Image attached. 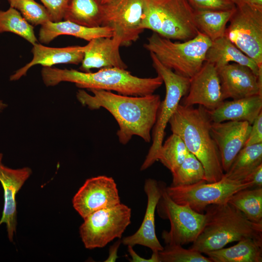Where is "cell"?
Segmentation results:
<instances>
[{"instance_id": "8992f818", "label": "cell", "mask_w": 262, "mask_h": 262, "mask_svg": "<svg viewBox=\"0 0 262 262\" xmlns=\"http://www.w3.org/2000/svg\"><path fill=\"white\" fill-rule=\"evenodd\" d=\"M144 47L153 53L165 66L176 73L190 78L201 68L212 41L199 32L186 41L173 42L154 33L147 39Z\"/></svg>"}, {"instance_id": "b9f144b4", "label": "cell", "mask_w": 262, "mask_h": 262, "mask_svg": "<svg viewBox=\"0 0 262 262\" xmlns=\"http://www.w3.org/2000/svg\"><path fill=\"white\" fill-rule=\"evenodd\" d=\"M111 0H98L99 2L101 4H104L105 3H106L108 2H109Z\"/></svg>"}, {"instance_id": "30bf717a", "label": "cell", "mask_w": 262, "mask_h": 262, "mask_svg": "<svg viewBox=\"0 0 262 262\" xmlns=\"http://www.w3.org/2000/svg\"><path fill=\"white\" fill-rule=\"evenodd\" d=\"M165 186L164 183L156 209L161 218L169 220L170 229L163 231L162 238L166 245L193 243L203 229L205 214L174 202L166 193Z\"/></svg>"}, {"instance_id": "836d02e7", "label": "cell", "mask_w": 262, "mask_h": 262, "mask_svg": "<svg viewBox=\"0 0 262 262\" xmlns=\"http://www.w3.org/2000/svg\"><path fill=\"white\" fill-rule=\"evenodd\" d=\"M194 9L230 10L236 5L229 0H187Z\"/></svg>"}, {"instance_id": "ac0fdd59", "label": "cell", "mask_w": 262, "mask_h": 262, "mask_svg": "<svg viewBox=\"0 0 262 262\" xmlns=\"http://www.w3.org/2000/svg\"><path fill=\"white\" fill-rule=\"evenodd\" d=\"M120 46L121 40L115 35L93 39L83 46V58L80 69L83 72L106 67L126 69L128 66L120 54Z\"/></svg>"}, {"instance_id": "f1b7e54d", "label": "cell", "mask_w": 262, "mask_h": 262, "mask_svg": "<svg viewBox=\"0 0 262 262\" xmlns=\"http://www.w3.org/2000/svg\"><path fill=\"white\" fill-rule=\"evenodd\" d=\"M10 32L22 37L33 45L37 43L34 28L16 9L10 7L0 10V33Z\"/></svg>"}, {"instance_id": "484cf974", "label": "cell", "mask_w": 262, "mask_h": 262, "mask_svg": "<svg viewBox=\"0 0 262 262\" xmlns=\"http://www.w3.org/2000/svg\"><path fill=\"white\" fill-rule=\"evenodd\" d=\"M235 9L230 10L194 9L196 26L199 32L213 41L225 35L227 24Z\"/></svg>"}, {"instance_id": "cb8c5ba5", "label": "cell", "mask_w": 262, "mask_h": 262, "mask_svg": "<svg viewBox=\"0 0 262 262\" xmlns=\"http://www.w3.org/2000/svg\"><path fill=\"white\" fill-rule=\"evenodd\" d=\"M212 262H262V240L246 238L236 245L205 254Z\"/></svg>"}, {"instance_id": "83f0119b", "label": "cell", "mask_w": 262, "mask_h": 262, "mask_svg": "<svg viewBox=\"0 0 262 262\" xmlns=\"http://www.w3.org/2000/svg\"><path fill=\"white\" fill-rule=\"evenodd\" d=\"M228 202L250 221L262 224V187L241 190L233 194Z\"/></svg>"}, {"instance_id": "8d00e7d4", "label": "cell", "mask_w": 262, "mask_h": 262, "mask_svg": "<svg viewBox=\"0 0 262 262\" xmlns=\"http://www.w3.org/2000/svg\"><path fill=\"white\" fill-rule=\"evenodd\" d=\"M243 180L252 183L254 187H262V164L251 171Z\"/></svg>"}, {"instance_id": "5bb4252c", "label": "cell", "mask_w": 262, "mask_h": 262, "mask_svg": "<svg viewBox=\"0 0 262 262\" xmlns=\"http://www.w3.org/2000/svg\"><path fill=\"white\" fill-rule=\"evenodd\" d=\"M224 100L217 69L213 64L205 62L199 71L190 78L189 89L182 105L198 104L212 110Z\"/></svg>"}, {"instance_id": "d4e9b609", "label": "cell", "mask_w": 262, "mask_h": 262, "mask_svg": "<svg viewBox=\"0 0 262 262\" xmlns=\"http://www.w3.org/2000/svg\"><path fill=\"white\" fill-rule=\"evenodd\" d=\"M63 19L87 27L102 26V4L98 0H70Z\"/></svg>"}, {"instance_id": "4316f807", "label": "cell", "mask_w": 262, "mask_h": 262, "mask_svg": "<svg viewBox=\"0 0 262 262\" xmlns=\"http://www.w3.org/2000/svg\"><path fill=\"white\" fill-rule=\"evenodd\" d=\"M262 164V143L245 146L232 162L224 176L230 180H243Z\"/></svg>"}, {"instance_id": "7402d4cb", "label": "cell", "mask_w": 262, "mask_h": 262, "mask_svg": "<svg viewBox=\"0 0 262 262\" xmlns=\"http://www.w3.org/2000/svg\"><path fill=\"white\" fill-rule=\"evenodd\" d=\"M68 35L90 41L100 37H112L114 31L106 26L87 27L67 21H48L42 25L38 39L42 43L48 44L59 35Z\"/></svg>"}, {"instance_id": "ab89813d", "label": "cell", "mask_w": 262, "mask_h": 262, "mask_svg": "<svg viewBox=\"0 0 262 262\" xmlns=\"http://www.w3.org/2000/svg\"><path fill=\"white\" fill-rule=\"evenodd\" d=\"M235 5L246 4L257 9L262 10V0H229Z\"/></svg>"}, {"instance_id": "3957f363", "label": "cell", "mask_w": 262, "mask_h": 262, "mask_svg": "<svg viewBox=\"0 0 262 262\" xmlns=\"http://www.w3.org/2000/svg\"><path fill=\"white\" fill-rule=\"evenodd\" d=\"M212 121L207 109L180 104L168 123L172 133L179 136L188 151L202 164L206 181L214 182L224 175L218 148L210 132Z\"/></svg>"}, {"instance_id": "9a60e30c", "label": "cell", "mask_w": 262, "mask_h": 262, "mask_svg": "<svg viewBox=\"0 0 262 262\" xmlns=\"http://www.w3.org/2000/svg\"><path fill=\"white\" fill-rule=\"evenodd\" d=\"M216 69L224 100L262 95V77L248 67L233 63Z\"/></svg>"}, {"instance_id": "7a4b0ae2", "label": "cell", "mask_w": 262, "mask_h": 262, "mask_svg": "<svg viewBox=\"0 0 262 262\" xmlns=\"http://www.w3.org/2000/svg\"><path fill=\"white\" fill-rule=\"evenodd\" d=\"M41 76L47 86L67 82L75 83L81 89L113 91L119 94L131 96L154 94L163 83L159 75L153 78H140L132 75L126 69L117 67L102 68L97 72H91L43 67Z\"/></svg>"}, {"instance_id": "4fadbf2b", "label": "cell", "mask_w": 262, "mask_h": 262, "mask_svg": "<svg viewBox=\"0 0 262 262\" xmlns=\"http://www.w3.org/2000/svg\"><path fill=\"white\" fill-rule=\"evenodd\" d=\"M120 203L116 182L113 178L103 175L86 180L72 199L74 208L83 219L96 211Z\"/></svg>"}, {"instance_id": "8fae6325", "label": "cell", "mask_w": 262, "mask_h": 262, "mask_svg": "<svg viewBox=\"0 0 262 262\" xmlns=\"http://www.w3.org/2000/svg\"><path fill=\"white\" fill-rule=\"evenodd\" d=\"M229 22L225 35L262 67V10L237 5Z\"/></svg>"}, {"instance_id": "e0dca14e", "label": "cell", "mask_w": 262, "mask_h": 262, "mask_svg": "<svg viewBox=\"0 0 262 262\" xmlns=\"http://www.w3.org/2000/svg\"><path fill=\"white\" fill-rule=\"evenodd\" d=\"M164 182L152 179H147L144 184V191L147 196V206L142 224L133 234L124 237L121 243L133 246L141 245L150 248L152 252L162 250L164 247L158 239L155 231V210L161 196Z\"/></svg>"}, {"instance_id": "f35d334b", "label": "cell", "mask_w": 262, "mask_h": 262, "mask_svg": "<svg viewBox=\"0 0 262 262\" xmlns=\"http://www.w3.org/2000/svg\"><path fill=\"white\" fill-rule=\"evenodd\" d=\"M121 243V241L118 240L110 247L108 257L106 259L104 262H114L116 261L117 258H118V249Z\"/></svg>"}, {"instance_id": "7c38bea8", "label": "cell", "mask_w": 262, "mask_h": 262, "mask_svg": "<svg viewBox=\"0 0 262 262\" xmlns=\"http://www.w3.org/2000/svg\"><path fill=\"white\" fill-rule=\"evenodd\" d=\"M145 2V0H112L102 4V26L113 29L114 35L121 39V46L131 45L143 32Z\"/></svg>"}, {"instance_id": "277c9868", "label": "cell", "mask_w": 262, "mask_h": 262, "mask_svg": "<svg viewBox=\"0 0 262 262\" xmlns=\"http://www.w3.org/2000/svg\"><path fill=\"white\" fill-rule=\"evenodd\" d=\"M204 211V226L190 248L206 254L243 239L262 240V224L250 221L229 202L210 205Z\"/></svg>"}, {"instance_id": "4dcf8cb0", "label": "cell", "mask_w": 262, "mask_h": 262, "mask_svg": "<svg viewBox=\"0 0 262 262\" xmlns=\"http://www.w3.org/2000/svg\"><path fill=\"white\" fill-rule=\"evenodd\" d=\"M172 174L171 186H186L206 181L204 168L196 157L190 152Z\"/></svg>"}, {"instance_id": "d6986e66", "label": "cell", "mask_w": 262, "mask_h": 262, "mask_svg": "<svg viewBox=\"0 0 262 262\" xmlns=\"http://www.w3.org/2000/svg\"><path fill=\"white\" fill-rule=\"evenodd\" d=\"M32 174L28 167L14 169L0 164V182L4 191V208L0 225H6L9 241L12 242L16 225V196Z\"/></svg>"}, {"instance_id": "52a82bcc", "label": "cell", "mask_w": 262, "mask_h": 262, "mask_svg": "<svg viewBox=\"0 0 262 262\" xmlns=\"http://www.w3.org/2000/svg\"><path fill=\"white\" fill-rule=\"evenodd\" d=\"M152 66L162 79L165 87V96L161 102L152 136V143L141 166L143 171L158 161V155L163 143L165 129L182 98L188 92L190 78L180 75L164 66L155 55L149 52Z\"/></svg>"}, {"instance_id": "74e56055", "label": "cell", "mask_w": 262, "mask_h": 262, "mask_svg": "<svg viewBox=\"0 0 262 262\" xmlns=\"http://www.w3.org/2000/svg\"><path fill=\"white\" fill-rule=\"evenodd\" d=\"M128 251L131 256V262H160L158 252H153L151 258L146 259L140 256L133 250V247L127 246Z\"/></svg>"}, {"instance_id": "e575fe53", "label": "cell", "mask_w": 262, "mask_h": 262, "mask_svg": "<svg viewBox=\"0 0 262 262\" xmlns=\"http://www.w3.org/2000/svg\"><path fill=\"white\" fill-rule=\"evenodd\" d=\"M47 10L52 22L62 21L70 0H39Z\"/></svg>"}, {"instance_id": "60d3db41", "label": "cell", "mask_w": 262, "mask_h": 262, "mask_svg": "<svg viewBox=\"0 0 262 262\" xmlns=\"http://www.w3.org/2000/svg\"><path fill=\"white\" fill-rule=\"evenodd\" d=\"M6 107V104L3 103L2 100H0V110H2Z\"/></svg>"}, {"instance_id": "d6a6232c", "label": "cell", "mask_w": 262, "mask_h": 262, "mask_svg": "<svg viewBox=\"0 0 262 262\" xmlns=\"http://www.w3.org/2000/svg\"><path fill=\"white\" fill-rule=\"evenodd\" d=\"M158 255L160 262H212L202 253L177 245H166Z\"/></svg>"}, {"instance_id": "ffe728a7", "label": "cell", "mask_w": 262, "mask_h": 262, "mask_svg": "<svg viewBox=\"0 0 262 262\" xmlns=\"http://www.w3.org/2000/svg\"><path fill=\"white\" fill-rule=\"evenodd\" d=\"M83 46H73L62 48L47 47L36 43L33 45L32 60L16 70L10 77V81H16L25 75L32 66L40 65L43 67H51L57 64L78 65L83 58Z\"/></svg>"}, {"instance_id": "f546056e", "label": "cell", "mask_w": 262, "mask_h": 262, "mask_svg": "<svg viewBox=\"0 0 262 262\" xmlns=\"http://www.w3.org/2000/svg\"><path fill=\"white\" fill-rule=\"evenodd\" d=\"M189 152L180 137L172 133L163 143L158 153V161L173 173L182 164Z\"/></svg>"}, {"instance_id": "6da1fadb", "label": "cell", "mask_w": 262, "mask_h": 262, "mask_svg": "<svg viewBox=\"0 0 262 262\" xmlns=\"http://www.w3.org/2000/svg\"><path fill=\"white\" fill-rule=\"evenodd\" d=\"M88 90L92 95L82 89L78 91V101L92 110L100 108L107 110L118 125L117 136L120 143L127 144L134 135L147 143L150 141L151 131L161 102L160 95L131 96L100 89Z\"/></svg>"}, {"instance_id": "5b68a950", "label": "cell", "mask_w": 262, "mask_h": 262, "mask_svg": "<svg viewBox=\"0 0 262 262\" xmlns=\"http://www.w3.org/2000/svg\"><path fill=\"white\" fill-rule=\"evenodd\" d=\"M142 28L182 41L195 37L199 32L195 22L194 9L187 0H145Z\"/></svg>"}, {"instance_id": "7bdbcfd3", "label": "cell", "mask_w": 262, "mask_h": 262, "mask_svg": "<svg viewBox=\"0 0 262 262\" xmlns=\"http://www.w3.org/2000/svg\"><path fill=\"white\" fill-rule=\"evenodd\" d=\"M2 156H3L2 154L0 153V164H1Z\"/></svg>"}, {"instance_id": "ba28073f", "label": "cell", "mask_w": 262, "mask_h": 262, "mask_svg": "<svg viewBox=\"0 0 262 262\" xmlns=\"http://www.w3.org/2000/svg\"><path fill=\"white\" fill-rule=\"evenodd\" d=\"M252 187H254L252 183L244 180H230L224 175L217 182L201 181L190 185H170L165 186V191L177 204L187 206L198 213H202L207 206L227 202L236 192Z\"/></svg>"}, {"instance_id": "9c48e42d", "label": "cell", "mask_w": 262, "mask_h": 262, "mask_svg": "<svg viewBox=\"0 0 262 262\" xmlns=\"http://www.w3.org/2000/svg\"><path fill=\"white\" fill-rule=\"evenodd\" d=\"M131 210L119 204L96 211L85 218L79 232L87 249L102 248L116 238L120 239L131 222Z\"/></svg>"}, {"instance_id": "d590c367", "label": "cell", "mask_w": 262, "mask_h": 262, "mask_svg": "<svg viewBox=\"0 0 262 262\" xmlns=\"http://www.w3.org/2000/svg\"><path fill=\"white\" fill-rule=\"evenodd\" d=\"M260 143H262V112L251 124V130L245 146Z\"/></svg>"}, {"instance_id": "603a6c76", "label": "cell", "mask_w": 262, "mask_h": 262, "mask_svg": "<svg viewBox=\"0 0 262 262\" xmlns=\"http://www.w3.org/2000/svg\"><path fill=\"white\" fill-rule=\"evenodd\" d=\"M205 62L213 64L216 68L233 62L248 67L257 76L262 77V67L244 53L225 35L212 42L206 54Z\"/></svg>"}, {"instance_id": "44dd1931", "label": "cell", "mask_w": 262, "mask_h": 262, "mask_svg": "<svg viewBox=\"0 0 262 262\" xmlns=\"http://www.w3.org/2000/svg\"><path fill=\"white\" fill-rule=\"evenodd\" d=\"M207 111L213 122L246 121L251 125L262 112V95L224 100L215 109Z\"/></svg>"}, {"instance_id": "2e32d148", "label": "cell", "mask_w": 262, "mask_h": 262, "mask_svg": "<svg viewBox=\"0 0 262 262\" xmlns=\"http://www.w3.org/2000/svg\"><path fill=\"white\" fill-rule=\"evenodd\" d=\"M251 127V125L246 121L212 122L211 134L218 148L225 173L244 147Z\"/></svg>"}, {"instance_id": "1f68e13d", "label": "cell", "mask_w": 262, "mask_h": 262, "mask_svg": "<svg viewBox=\"0 0 262 262\" xmlns=\"http://www.w3.org/2000/svg\"><path fill=\"white\" fill-rule=\"evenodd\" d=\"M10 7L16 9L30 24L43 25L51 21L45 6L35 0H7Z\"/></svg>"}]
</instances>
